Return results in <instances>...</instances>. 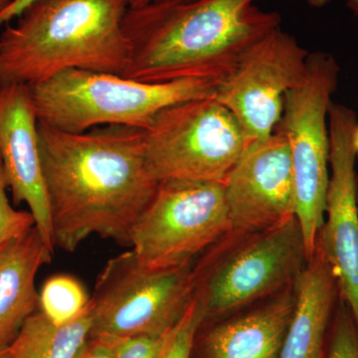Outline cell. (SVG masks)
I'll return each mask as SVG.
<instances>
[{"label": "cell", "instance_id": "obj_17", "mask_svg": "<svg viewBox=\"0 0 358 358\" xmlns=\"http://www.w3.org/2000/svg\"><path fill=\"white\" fill-rule=\"evenodd\" d=\"M91 305L77 319L56 324L36 310L8 345L11 358H77L92 336Z\"/></svg>", "mask_w": 358, "mask_h": 358}, {"label": "cell", "instance_id": "obj_21", "mask_svg": "<svg viewBox=\"0 0 358 358\" xmlns=\"http://www.w3.org/2000/svg\"><path fill=\"white\" fill-rule=\"evenodd\" d=\"M326 358H358V327L345 303L334 319Z\"/></svg>", "mask_w": 358, "mask_h": 358}, {"label": "cell", "instance_id": "obj_24", "mask_svg": "<svg viewBox=\"0 0 358 358\" xmlns=\"http://www.w3.org/2000/svg\"><path fill=\"white\" fill-rule=\"evenodd\" d=\"M37 1L39 0H13L0 13V26L8 24L13 20L20 17L28 7Z\"/></svg>", "mask_w": 358, "mask_h": 358}, {"label": "cell", "instance_id": "obj_11", "mask_svg": "<svg viewBox=\"0 0 358 358\" xmlns=\"http://www.w3.org/2000/svg\"><path fill=\"white\" fill-rule=\"evenodd\" d=\"M355 110L331 102L329 108V181L326 216L317 237L338 293L358 327V188L353 145Z\"/></svg>", "mask_w": 358, "mask_h": 358}, {"label": "cell", "instance_id": "obj_22", "mask_svg": "<svg viewBox=\"0 0 358 358\" xmlns=\"http://www.w3.org/2000/svg\"><path fill=\"white\" fill-rule=\"evenodd\" d=\"M169 331L162 336H134L117 339L114 358H159Z\"/></svg>", "mask_w": 358, "mask_h": 358}, {"label": "cell", "instance_id": "obj_9", "mask_svg": "<svg viewBox=\"0 0 358 358\" xmlns=\"http://www.w3.org/2000/svg\"><path fill=\"white\" fill-rule=\"evenodd\" d=\"M307 262L305 241L296 216L255 233L253 239L209 274L194 270V298L204 322L289 287Z\"/></svg>", "mask_w": 358, "mask_h": 358}, {"label": "cell", "instance_id": "obj_8", "mask_svg": "<svg viewBox=\"0 0 358 358\" xmlns=\"http://www.w3.org/2000/svg\"><path fill=\"white\" fill-rule=\"evenodd\" d=\"M231 231L224 183L169 179L134 223L129 246L152 270L192 263L193 257Z\"/></svg>", "mask_w": 358, "mask_h": 358}, {"label": "cell", "instance_id": "obj_4", "mask_svg": "<svg viewBox=\"0 0 358 358\" xmlns=\"http://www.w3.org/2000/svg\"><path fill=\"white\" fill-rule=\"evenodd\" d=\"M28 86L39 122L71 134L109 126L145 131L162 110L215 96L217 88L205 80L150 83L79 69L64 71Z\"/></svg>", "mask_w": 358, "mask_h": 358}, {"label": "cell", "instance_id": "obj_19", "mask_svg": "<svg viewBox=\"0 0 358 358\" xmlns=\"http://www.w3.org/2000/svg\"><path fill=\"white\" fill-rule=\"evenodd\" d=\"M203 322L201 308L193 298L181 319L169 331L159 358H192L195 338Z\"/></svg>", "mask_w": 358, "mask_h": 358}, {"label": "cell", "instance_id": "obj_12", "mask_svg": "<svg viewBox=\"0 0 358 358\" xmlns=\"http://www.w3.org/2000/svg\"><path fill=\"white\" fill-rule=\"evenodd\" d=\"M224 186L231 231L262 232L294 217L293 167L285 134L275 129L252 141Z\"/></svg>", "mask_w": 358, "mask_h": 358}, {"label": "cell", "instance_id": "obj_26", "mask_svg": "<svg viewBox=\"0 0 358 358\" xmlns=\"http://www.w3.org/2000/svg\"><path fill=\"white\" fill-rule=\"evenodd\" d=\"M157 1H162V0H129V7L136 8V7L148 6Z\"/></svg>", "mask_w": 358, "mask_h": 358}, {"label": "cell", "instance_id": "obj_6", "mask_svg": "<svg viewBox=\"0 0 358 358\" xmlns=\"http://www.w3.org/2000/svg\"><path fill=\"white\" fill-rule=\"evenodd\" d=\"M145 131L147 164L157 182L186 179L225 183L251 143L215 96L162 110Z\"/></svg>", "mask_w": 358, "mask_h": 358}, {"label": "cell", "instance_id": "obj_10", "mask_svg": "<svg viewBox=\"0 0 358 358\" xmlns=\"http://www.w3.org/2000/svg\"><path fill=\"white\" fill-rule=\"evenodd\" d=\"M308 52L281 27L247 51L215 92V99L239 122L250 143L274 133L285 96L307 73Z\"/></svg>", "mask_w": 358, "mask_h": 358}, {"label": "cell", "instance_id": "obj_1", "mask_svg": "<svg viewBox=\"0 0 358 358\" xmlns=\"http://www.w3.org/2000/svg\"><path fill=\"white\" fill-rule=\"evenodd\" d=\"M38 129L54 247L72 253L93 235L129 246L159 185L148 169L145 129L71 134L42 122Z\"/></svg>", "mask_w": 358, "mask_h": 358}, {"label": "cell", "instance_id": "obj_29", "mask_svg": "<svg viewBox=\"0 0 358 358\" xmlns=\"http://www.w3.org/2000/svg\"><path fill=\"white\" fill-rule=\"evenodd\" d=\"M13 1V0H0V13H1V11L3 10L6 6H8Z\"/></svg>", "mask_w": 358, "mask_h": 358}, {"label": "cell", "instance_id": "obj_27", "mask_svg": "<svg viewBox=\"0 0 358 358\" xmlns=\"http://www.w3.org/2000/svg\"><path fill=\"white\" fill-rule=\"evenodd\" d=\"M0 358H11L8 346L0 345Z\"/></svg>", "mask_w": 358, "mask_h": 358}, {"label": "cell", "instance_id": "obj_2", "mask_svg": "<svg viewBox=\"0 0 358 358\" xmlns=\"http://www.w3.org/2000/svg\"><path fill=\"white\" fill-rule=\"evenodd\" d=\"M258 0H162L131 8L124 28L131 46L122 76L159 83L205 80L222 83L238 63L273 30L277 11Z\"/></svg>", "mask_w": 358, "mask_h": 358}, {"label": "cell", "instance_id": "obj_13", "mask_svg": "<svg viewBox=\"0 0 358 358\" xmlns=\"http://www.w3.org/2000/svg\"><path fill=\"white\" fill-rule=\"evenodd\" d=\"M39 121L29 86L0 84V159L13 203H24L44 241L55 251L42 167Z\"/></svg>", "mask_w": 358, "mask_h": 358}, {"label": "cell", "instance_id": "obj_16", "mask_svg": "<svg viewBox=\"0 0 358 358\" xmlns=\"http://www.w3.org/2000/svg\"><path fill=\"white\" fill-rule=\"evenodd\" d=\"M53 255L36 226L0 246V345H10L25 320L38 310L35 282Z\"/></svg>", "mask_w": 358, "mask_h": 358}, {"label": "cell", "instance_id": "obj_7", "mask_svg": "<svg viewBox=\"0 0 358 358\" xmlns=\"http://www.w3.org/2000/svg\"><path fill=\"white\" fill-rule=\"evenodd\" d=\"M192 263L169 270L145 267L131 250L110 259L91 296L92 336H162L194 298Z\"/></svg>", "mask_w": 358, "mask_h": 358}, {"label": "cell", "instance_id": "obj_15", "mask_svg": "<svg viewBox=\"0 0 358 358\" xmlns=\"http://www.w3.org/2000/svg\"><path fill=\"white\" fill-rule=\"evenodd\" d=\"M294 292L296 307L280 358H326L327 327L338 287L317 243L312 258L294 282Z\"/></svg>", "mask_w": 358, "mask_h": 358}, {"label": "cell", "instance_id": "obj_5", "mask_svg": "<svg viewBox=\"0 0 358 358\" xmlns=\"http://www.w3.org/2000/svg\"><path fill=\"white\" fill-rule=\"evenodd\" d=\"M338 63L326 52L308 53L307 73L285 96L277 128L288 141L293 167L294 216L308 261L324 222L329 181V108L338 89Z\"/></svg>", "mask_w": 358, "mask_h": 358}, {"label": "cell", "instance_id": "obj_28", "mask_svg": "<svg viewBox=\"0 0 358 358\" xmlns=\"http://www.w3.org/2000/svg\"><path fill=\"white\" fill-rule=\"evenodd\" d=\"M353 145H355V152L358 155V122L355 127V133H353Z\"/></svg>", "mask_w": 358, "mask_h": 358}, {"label": "cell", "instance_id": "obj_18", "mask_svg": "<svg viewBox=\"0 0 358 358\" xmlns=\"http://www.w3.org/2000/svg\"><path fill=\"white\" fill-rule=\"evenodd\" d=\"M91 296L79 280L56 275L44 282L39 292L38 310L56 324L77 319L89 307Z\"/></svg>", "mask_w": 358, "mask_h": 358}, {"label": "cell", "instance_id": "obj_20", "mask_svg": "<svg viewBox=\"0 0 358 358\" xmlns=\"http://www.w3.org/2000/svg\"><path fill=\"white\" fill-rule=\"evenodd\" d=\"M8 185L0 159V246L13 238L25 234L35 226L29 211L18 210L7 195Z\"/></svg>", "mask_w": 358, "mask_h": 358}, {"label": "cell", "instance_id": "obj_3", "mask_svg": "<svg viewBox=\"0 0 358 358\" xmlns=\"http://www.w3.org/2000/svg\"><path fill=\"white\" fill-rule=\"evenodd\" d=\"M129 0H39L0 33V84L32 85L64 71L124 75Z\"/></svg>", "mask_w": 358, "mask_h": 358}, {"label": "cell", "instance_id": "obj_14", "mask_svg": "<svg viewBox=\"0 0 358 358\" xmlns=\"http://www.w3.org/2000/svg\"><path fill=\"white\" fill-rule=\"evenodd\" d=\"M296 292L286 289L262 307L202 334L199 358H280L293 319Z\"/></svg>", "mask_w": 358, "mask_h": 358}, {"label": "cell", "instance_id": "obj_23", "mask_svg": "<svg viewBox=\"0 0 358 358\" xmlns=\"http://www.w3.org/2000/svg\"><path fill=\"white\" fill-rule=\"evenodd\" d=\"M117 339L103 336H91L77 358H114Z\"/></svg>", "mask_w": 358, "mask_h": 358}, {"label": "cell", "instance_id": "obj_25", "mask_svg": "<svg viewBox=\"0 0 358 358\" xmlns=\"http://www.w3.org/2000/svg\"><path fill=\"white\" fill-rule=\"evenodd\" d=\"M306 1L313 8H322V7L327 6L331 0H306ZM346 4L353 14L358 17V0H348Z\"/></svg>", "mask_w": 358, "mask_h": 358}]
</instances>
